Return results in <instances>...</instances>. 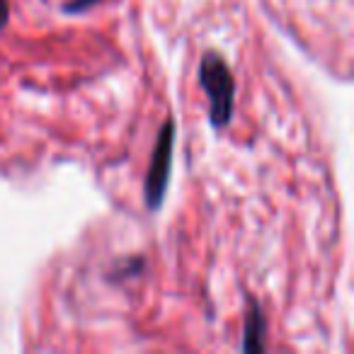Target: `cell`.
Wrapping results in <instances>:
<instances>
[{"label":"cell","mask_w":354,"mask_h":354,"mask_svg":"<svg viewBox=\"0 0 354 354\" xmlns=\"http://www.w3.org/2000/svg\"><path fill=\"white\" fill-rule=\"evenodd\" d=\"M199 80H202L204 93L209 95V114H212V124L216 129L228 127L233 117V95H236V83L228 71L226 61L218 54L209 51L204 54L202 64H199Z\"/></svg>","instance_id":"6da1fadb"},{"label":"cell","mask_w":354,"mask_h":354,"mask_svg":"<svg viewBox=\"0 0 354 354\" xmlns=\"http://www.w3.org/2000/svg\"><path fill=\"white\" fill-rule=\"evenodd\" d=\"M172 136H175L172 122L162 124L160 133H158L156 148H153L146 185H143V197H146V207L151 209V212L160 209L162 197H165L167 180H170V165H172Z\"/></svg>","instance_id":"7a4b0ae2"},{"label":"cell","mask_w":354,"mask_h":354,"mask_svg":"<svg viewBox=\"0 0 354 354\" xmlns=\"http://www.w3.org/2000/svg\"><path fill=\"white\" fill-rule=\"evenodd\" d=\"M262 337H265V318H262V310L255 304L250 306V313L245 318V339H243V349H262Z\"/></svg>","instance_id":"3957f363"},{"label":"cell","mask_w":354,"mask_h":354,"mask_svg":"<svg viewBox=\"0 0 354 354\" xmlns=\"http://www.w3.org/2000/svg\"><path fill=\"white\" fill-rule=\"evenodd\" d=\"M10 20V6H8V0H0V27L8 25Z\"/></svg>","instance_id":"277c9868"}]
</instances>
